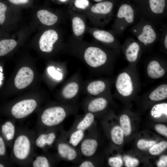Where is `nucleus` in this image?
Segmentation results:
<instances>
[{
	"mask_svg": "<svg viewBox=\"0 0 167 167\" xmlns=\"http://www.w3.org/2000/svg\"><path fill=\"white\" fill-rule=\"evenodd\" d=\"M66 45V51L78 58L90 71L103 66L107 62L108 54L95 43L84 42L74 39Z\"/></svg>",
	"mask_w": 167,
	"mask_h": 167,
	"instance_id": "f257e3e1",
	"label": "nucleus"
},
{
	"mask_svg": "<svg viewBox=\"0 0 167 167\" xmlns=\"http://www.w3.org/2000/svg\"><path fill=\"white\" fill-rule=\"evenodd\" d=\"M133 25L130 31L138 41L144 46L153 44L159 37L156 25L151 21L143 18Z\"/></svg>",
	"mask_w": 167,
	"mask_h": 167,
	"instance_id": "f03ea898",
	"label": "nucleus"
},
{
	"mask_svg": "<svg viewBox=\"0 0 167 167\" xmlns=\"http://www.w3.org/2000/svg\"><path fill=\"white\" fill-rule=\"evenodd\" d=\"M137 18V10L131 5L124 3L118 8L111 30L116 36H122L126 29L133 25Z\"/></svg>",
	"mask_w": 167,
	"mask_h": 167,
	"instance_id": "7ed1b4c3",
	"label": "nucleus"
},
{
	"mask_svg": "<svg viewBox=\"0 0 167 167\" xmlns=\"http://www.w3.org/2000/svg\"><path fill=\"white\" fill-rule=\"evenodd\" d=\"M113 3L105 1L97 3L90 8L85 14L96 27H103L111 20L113 13Z\"/></svg>",
	"mask_w": 167,
	"mask_h": 167,
	"instance_id": "20e7f679",
	"label": "nucleus"
},
{
	"mask_svg": "<svg viewBox=\"0 0 167 167\" xmlns=\"http://www.w3.org/2000/svg\"><path fill=\"white\" fill-rule=\"evenodd\" d=\"M71 106L67 105L65 107L58 106L46 109L41 116L42 122L48 126L60 124L64 120L72 109Z\"/></svg>",
	"mask_w": 167,
	"mask_h": 167,
	"instance_id": "39448f33",
	"label": "nucleus"
},
{
	"mask_svg": "<svg viewBox=\"0 0 167 167\" xmlns=\"http://www.w3.org/2000/svg\"><path fill=\"white\" fill-rule=\"evenodd\" d=\"M83 84L78 72L66 81L61 92V96L66 102L76 98L82 91Z\"/></svg>",
	"mask_w": 167,
	"mask_h": 167,
	"instance_id": "423d86ee",
	"label": "nucleus"
},
{
	"mask_svg": "<svg viewBox=\"0 0 167 167\" xmlns=\"http://www.w3.org/2000/svg\"><path fill=\"white\" fill-rule=\"evenodd\" d=\"M86 30L96 41L102 44L111 46L118 44L116 36L112 30L102 29L96 27H87Z\"/></svg>",
	"mask_w": 167,
	"mask_h": 167,
	"instance_id": "0eeeda50",
	"label": "nucleus"
},
{
	"mask_svg": "<svg viewBox=\"0 0 167 167\" xmlns=\"http://www.w3.org/2000/svg\"><path fill=\"white\" fill-rule=\"evenodd\" d=\"M37 105L36 101L33 99L25 100L15 104L11 109V112L16 118H22L32 113Z\"/></svg>",
	"mask_w": 167,
	"mask_h": 167,
	"instance_id": "6e6552de",
	"label": "nucleus"
},
{
	"mask_svg": "<svg viewBox=\"0 0 167 167\" xmlns=\"http://www.w3.org/2000/svg\"><path fill=\"white\" fill-rule=\"evenodd\" d=\"M69 14L71 22V27L75 39L81 40L87 30L86 21L84 16L79 13Z\"/></svg>",
	"mask_w": 167,
	"mask_h": 167,
	"instance_id": "1a4fd4ad",
	"label": "nucleus"
},
{
	"mask_svg": "<svg viewBox=\"0 0 167 167\" xmlns=\"http://www.w3.org/2000/svg\"><path fill=\"white\" fill-rule=\"evenodd\" d=\"M59 38L56 31L49 29L45 31L41 36L39 41L40 48L43 52L49 53L53 50L54 44Z\"/></svg>",
	"mask_w": 167,
	"mask_h": 167,
	"instance_id": "9d476101",
	"label": "nucleus"
},
{
	"mask_svg": "<svg viewBox=\"0 0 167 167\" xmlns=\"http://www.w3.org/2000/svg\"><path fill=\"white\" fill-rule=\"evenodd\" d=\"M31 144L28 138L21 135L15 139L13 147V152L15 157L23 160L28 156L30 150Z\"/></svg>",
	"mask_w": 167,
	"mask_h": 167,
	"instance_id": "9b49d317",
	"label": "nucleus"
},
{
	"mask_svg": "<svg viewBox=\"0 0 167 167\" xmlns=\"http://www.w3.org/2000/svg\"><path fill=\"white\" fill-rule=\"evenodd\" d=\"M33 78L34 73L31 69L28 67H22L15 78V85L18 89L24 88L32 82Z\"/></svg>",
	"mask_w": 167,
	"mask_h": 167,
	"instance_id": "f8f14e48",
	"label": "nucleus"
},
{
	"mask_svg": "<svg viewBox=\"0 0 167 167\" xmlns=\"http://www.w3.org/2000/svg\"><path fill=\"white\" fill-rule=\"evenodd\" d=\"M116 87L118 92L124 96L131 95L133 90L131 78L125 72L121 73L118 76L116 81Z\"/></svg>",
	"mask_w": 167,
	"mask_h": 167,
	"instance_id": "ddd939ff",
	"label": "nucleus"
},
{
	"mask_svg": "<svg viewBox=\"0 0 167 167\" xmlns=\"http://www.w3.org/2000/svg\"><path fill=\"white\" fill-rule=\"evenodd\" d=\"M106 85L101 80H90L83 84L82 89L89 96H96L105 90Z\"/></svg>",
	"mask_w": 167,
	"mask_h": 167,
	"instance_id": "4468645a",
	"label": "nucleus"
},
{
	"mask_svg": "<svg viewBox=\"0 0 167 167\" xmlns=\"http://www.w3.org/2000/svg\"><path fill=\"white\" fill-rule=\"evenodd\" d=\"M126 43L127 44L125 54L127 60L130 62H134L137 60L140 50L139 42L132 37L127 38Z\"/></svg>",
	"mask_w": 167,
	"mask_h": 167,
	"instance_id": "2eb2a0df",
	"label": "nucleus"
},
{
	"mask_svg": "<svg viewBox=\"0 0 167 167\" xmlns=\"http://www.w3.org/2000/svg\"><path fill=\"white\" fill-rule=\"evenodd\" d=\"M85 105V108L87 112L92 113L101 111L107 107L108 102L105 98L98 97L92 98L90 96Z\"/></svg>",
	"mask_w": 167,
	"mask_h": 167,
	"instance_id": "dca6fc26",
	"label": "nucleus"
},
{
	"mask_svg": "<svg viewBox=\"0 0 167 167\" xmlns=\"http://www.w3.org/2000/svg\"><path fill=\"white\" fill-rule=\"evenodd\" d=\"M58 151L61 157L67 161H73L78 156L76 150L70 144L66 143H59L58 146Z\"/></svg>",
	"mask_w": 167,
	"mask_h": 167,
	"instance_id": "f3484780",
	"label": "nucleus"
},
{
	"mask_svg": "<svg viewBox=\"0 0 167 167\" xmlns=\"http://www.w3.org/2000/svg\"><path fill=\"white\" fill-rule=\"evenodd\" d=\"M98 145L97 141L93 138H88L84 139L81 142V153L85 156H92L95 153Z\"/></svg>",
	"mask_w": 167,
	"mask_h": 167,
	"instance_id": "a211bd4d",
	"label": "nucleus"
},
{
	"mask_svg": "<svg viewBox=\"0 0 167 167\" xmlns=\"http://www.w3.org/2000/svg\"><path fill=\"white\" fill-rule=\"evenodd\" d=\"M37 16L41 22L47 26L54 24L58 20V17L56 15L45 10L39 11Z\"/></svg>",
	"mask_w": 167,
	"mask_h": 167,
	"instance_id": "6ab92c4d",
	"label": "nucleus"
},
{
	"mask_svg": "<svg viewBox=\"0 0 167 167\" xmlns=\"http://www.w3.org/2000/svg\"><path fill=\"white\" fill-rule=\"evenodd\" d=\"M147 72L150 77L152 79H158L164 75L165 71L157 61L153 60L148 64Z\"/></svg>",
	"mask_w": 167,
	"mask_h": 167,
	"instance_id": "aec40b11",
	"label": "nucleus"
},
{
	"mask_svg": "<svg viewBox=\"0 0 167 167\" xmlns=\"http://www.w3.org/2000/svg\"><path fill=\"white\" fill-rule=\"evenodd\" d=\"M167 97V85L162 84L153 90L149 96L150 99L153 101H160Z\"/></svg>",
	"mask_w": 167,
	"mask_h": 167,
	"instance_id": "412c9836",
	"label": "nucleus"
},
{
	"mask_svg": "<svg viewBox=\"0 0 167 167\" xmlns=\"http://www.w3.org/2000/svg\"><path fill=\"white\" fill-rule=\"evenodd\" d=\"M94 119V116L93 113L87 112L83 118L77 124L76 129H80L85 131L92 126Z\"/></svg>",
	"mask_w": 167,
	"mask_h": 167,
	"instance_id": "4be33fe9",
	"label": "nucleus"
},
{
	"mask_svg": "<svg viewBox=\"0 0 167 167\" xmlns=\"http://www.w3.org/2000/svg\"><path fill=\"white\" fill-rule=\"evenodd\" d=\"M13 39H5L0 41V56H4L11 51L17 45Z\"/></svg>",
	"mask_w": 167,
	"mask_h": 167,
	"instance_id": "5701e85b",
	"label": "nucleus"
},
{
	"mask_svg": "<svg viewBox=\"0 0 167 167\" xmlns=\"http://www.w3.org/2000/svg\"><path fill=\"white\" fill-rule=\"evenodd\" d=\"M85 131L75 129L71 134L69 138V144L73 147L77 146L83 139Z\"/></svg>",
	"mask_w": 167,
	"mask_h": 167,
	"instance_id": "b1692460",
	"label": "nucleus"
},
{
	"mask_svg": "<svg viewBox=\"0 0 167 167\" xmlns=\"http://www.w3.org/2000/svg\"><path fill=\"white\" fill-rule=\"evenodd\" d=\"M64 69L58 67L56 69L54 66H50L47 68V71L48 74L53 78L59 81L63 79L65 75L67 74V68Z\"/></svg>",
	"mask_w": 167,
	"mask_h": 167,
	"instance_id": "393cba45",
	"label": "nucleus"
},
{
	"mask_svg": "<svg viewBox=\"0 0 167 167\" xmlns=\"http://www.w3.org/2000/svg\"><path fill=\"white\" fill-rule=\"evenodd\" d=\"M163 114L167 115V104L166 103L156 105L151 111V115L154 118L161 117Z\"/></svg>",
	"mask_w": 167,
	"mask_h": 167,
	"instance_id": "a878e982",
	"label": "nucleus"
},
{
	"mask_svg": "<svg viewBox=\"0 0 167 167\" xmlns=\"http://www.w3.org/2000/svg\"><path fill=\"white\" fill-rule=\"evenodd\" d=\"M111 136L114 143L121 144L123 141V133L121 127L118 126L113 127L111 131Z\"/></svg>",
	"mask_w": 167,
	"mask_h": 167,
	"instance_id": "bb28decb",
	"label": "nucleus"
},
{
	"mask_svg": "<svg viewBox=\"0 0 167 167\" xmlns=\"http://www.w3.org/2000/svg\"><path fill=\"white\" fill-rule=\"evenodd\" d=\"M120 122L121 128L123 134L126 136L129 135L131 133V128L128 117L125 114L122 115L120 117Z\"/></svg>",
	"mask_w": 167,
	"mask_h": 167,
	"instance_id": "cd10ccee",
	"label": "nucleus"
},
{
	"mask_svg": "<svg viewBox=\"0 0 167 167\" xmlns=\"http://www.w3.org/2000/svg\"><path fill=\"white\" fill-rule=\"evenodd\" d=\"M2 131L7 140H10L14 138L15 131V127L11 122L7 121L2 125Z\"/></svg>",
	"mask_w": 167,
	"mask_h": 167,
	"instance_id": "c85d7f7f",
	"label": "nucleus"
},
{
	"mask_svg": "<svg viewBox=\"0 0 167 167\" xmlns=\"http://www.w3.org/2000/svg\"><path fill=\"white\" fill-rule=\"evenodd\" d=\"M167 147V142L162 141L152 146L150 149L149 152L152 155H157L162 152Z\"/></svg>",
	"mask_w": 167,
	"mask_h": 167,
	"instance_id": "c756f323",
	"label": "nucleus"
},
{
	"mask_svg": "<svg viewBox=\"0 0 167 167\" xmlns=\"http://www.w3.org/2000/svg\"><path fill=\"white\" fill-rule=\"evenodd\" d=\"M33 166L34 167H49V164L46 157L38 156L33 162Z\"/></svg>",
	"mask_w": 167,
	"mask_h": 167,
	"instance_id": "7c9ffc66",
	"label": "nucleus"
},
{
	"mask_svg": "<svg viewBox=\"0 0 167 167\" xmlns=\"http://www.w3.org/2000/svg\"><path fill=\"white\" fill-rule=\"evenodd\" d=\"M156 143V142L154 141H148L142 139L138 141L137 146L139 148L143 149L152 147Z\"/></svg>",
	"mask_w": 167,
	"mask_h": 167,
	"instance_id": "2f4dec72",
	"label": "nucleus"
},
{
	"mask_svg": "<svg viewBox=\"0 0 167 167\" xmlns=\"http://www.w3.org/2000/svg\"><path fill=\"white\" fill-rule=\"evenodd\" d=\"M74 5L77 8L84 10L88 7L89 2L88 0H75Z\"/></svg>",
	"mask_w": 167,
	"mask_h": 167,
	"instance_id": "473e14b6",
	"label": "nucleus"
},
{
	"mask_svg": "<svg viewBox=\"0 0 167 167\" xmlns=\"http://www.w3.org/2000/svg\"><path fill=\"white\" fill-rule=\"evenodd\" d=\"M124 160L125 162V165L127 167H136L139 164L138 159L129 156H125Z\"/></svg>",
	"mask_w": 167,
	"mask_h": 167,
	"instance_id": "72a5a7b5",
	"label": "nucleus"
},
{
	"mask_svg": "<svg viewBox=\"0 0 167 167\" xmlns=\"http://www.w3.org/2000/svg\"><path fill=\"white\" fill-rule=\"evenodd\" d=\"M108 163L112 167H120L123 164L122 160L119 157L110 158L108 160Z\"/></svg>",
	"mask_w": 167,
	"mask_h": 167,
	"instance_id": "f704fd0d",
	"label": "nucleus"
},
{
	"mask_svg": "<svg viewBox=\"0 0 167 167\" xmlns=\"http://www.w3.org/2000/svg\"><path fill=\"white\" fill-rule=\"evenodd\" d=\"M47 134H43L37 138L36 141V144L38 147L42 148L47 144Z\"/></svg>",
	"mask_w": 167,
	"mask_h": 167,
	"instance_id": "c9c22d12",
	"label": "nucleus"
},
{
	"mask_svg": "<svg viewBox=\"0 0 167 167\" xmlns=\"http://www.w3.org/2000/svg\"><path fill=\"white\" fill-rule=\"evenodd\" d=\"M7 9L6 6L4 3L0 2V24L2 25L5 19V13Z\"/></svg>",
	"mask_w": 167,
	"mask_h": 167,
	"instance_id": "e433bc0d",
	"label": "nucleus"
},
{
	"mask_svg": "<svg viewBox=\"0 0 167 167\" xmlns=\"http://www.w3.org/2000/svg\"><path fill=\"white\" fill-rule=\"evenodd\" d=\"M162 32L161 39L162 41L165 48L167 49V26H163L161 28Z\"/></svg>",
	"mask_w": 167,
	"mask_h": 167,
	"instance_id": "4c0bfd02",
	"label": "nucleus"
},
{
	"mask_svg": "<svg viewBox=\"0 0 167 167\" xmlns=\"http://www.w3.org/2000/svg\"><path fill=\"white\" fill-rule=\"evenodd\" d=\"M155 129L160 134L166 136H167V128L165 125L162 124H158L156 125Z\"/></svg>",
	"mask_w": 167,
	"mask_h": 167,
	"instance_id": "58836bf2",
	"label": "nucleus"
},
{
	"mask_svg": "<svg viewBox=\"0 0 167 167\" xmlns=\"http://www.w3.org/2000/svg\"><path fill=\"white\" fill-rule=\"evenodd\" d=\"M158 167H165L167 166V156H163L157 163Z\"/></svg>",
	"mask_w": 167,
	"mask_h": 167,
	"instance_id": "ea45409f",
	"label": "nucleus"
},
{
	"mask_svg": "<svg viewBox=\"0 0 167 167\" xmlns=\"http://www.w3.org/2000/svg\"><path fill=\"white\" fill-rule=\"evenodd\" d=\"M47 144L50 145H52L55 139L56 138V136L54 133H50L47 134Z\"/></svg>",
	"mask_w": 167,
	"mask_h": 167,
	"instance_id": "a19ab883",
	"label": "nucleus"
},
{
	"mask_svg": "<svg viewBox=\"0 0 167 167\" xmlns=\"http://www.w3.org/2000/svg\"><path fill=\"white\" fill-rule=\"evenodd\" d=\"M79 167H95L93 163L91 161L85 160L83 161L79 165Z\"/></svg>",
	"mask_w": 167,
	"mask_h": 167,
	"instance_id": "79ce46f5",
	"label": "nucleus"
},
{
	"mask_svg": "<svg viewBox=\"0 0 167 167\" xmlns=\"http://www.w3.org/2000/svg\"><path fill=\"white\" fill-rule=\"evenodd\" d=\"M6 151V148L4 141L2 138L0 136V155H4Z\"/></svg>",
	"mask_w": 167,
	"mask_h": 167,
	"instance_id": "37998d69",
	"label": "nucleus"
},
{
	"mask_svg": "<svg viewBox=\"0 0 167 167\" xmlns=\"http://www.w3.org/2000/svg\"><path fill=\"white\" fill-rule=\"evenodd\" d=\"M11 2L15 4L27 3L29 0H9Z\"/></svg>",
	"mask_w": 167,
	"mask_h": 167,
	"instance_id": "c03bdc74",
	"label": "nucleus"
},
{
	"mask_svg": "<svg viewBox=\"0 0 167 167\" xmlns=\"http://www.w3.org/2000/svg\"><path fill=\"white\" fill-rule=\"evenodd\" d=\"M94 1L97 2H100L102 1L103 0H94Z\"/></svg>",
	"mask_w": 167,
	"mask_h": 167,
	"instance_id": "a18cd8bd",
	"label": "nucleus"
},
{
	"mask_svg": "<svg viewBox=\"0 0 167 167\" xmlns=\"http://www.w3.org/2000/svg\"><path fill=\"white\" fill-rule=\"evenodd\" d=\"M60 1L62 2H65L67 1V0H59Z\"/></svg>",
	"mask_w": 167,
	"mask_h": 167,
	"instance_id": "49530a36",
	"label": "nucleus"
},
{
	"mask_svg": "<svg viewBox=\"0 0 167 167\" xmlns=\"http://www.w3.org/2000/svg\"><path fill=\"white\" fill-rule=\"evenodd\" d=\"M4 166L1 164H0V167H3Z\"/></svg>",
	"mask_w": 167,
	"mask_h": 167,
	"instance_id": "de8ad7c7",
	"label": "nucleus"
}]
</instances>
